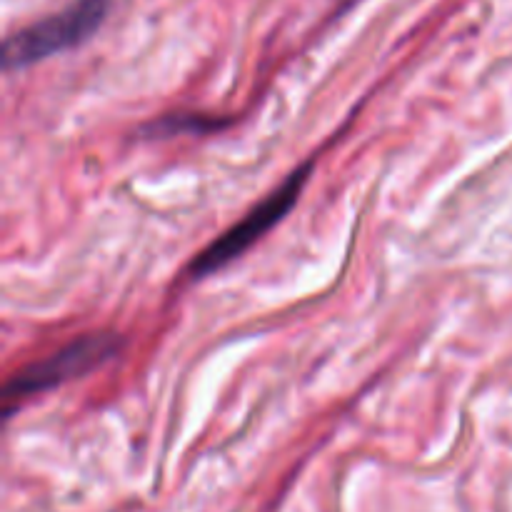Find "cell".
I'll return each mask as SVG.
<instances>
[{
	"label": "cell",
	"instance_id": "4",
	"mask_svg": "<svg viewBox=\"0 0 512 512\" xmlns=\"http://www.w3.org/2000/svg\"><path fill=\"white\" fill-rule=\"evenodd\" d=\"M193 125L195 130H203V128H220V120H210L208 115H203V118H195V115H173V118H165V120H158V123L150 125V130H153L155 135H160L163 130H168L170 135L180 133V130L190 128Z\"/></svg>",
	"mask_w": 512,
	"mask_h": 512
},
{
	"label": "cell",
	"instance_id": "3",
	"mask_svg": "<svg viewBox=\"0 0 512 512\" xmlns=\"http://www.w3.org/2000/svg\"><path fill=\"white\" fill-rule=\"evenodd\" d=\"M310 170H313L310 163L295 170V173L290 175L280 188H275L263 203L255 205V208L250 210V213H245L233 228L225 230V233L220 235L218 240H213L203 253H198V258L190 263V278L203 280L210 278L213 273H218V270L228 268V265L235 263L245 250L253 248L265 233H270V230L295 208V203L300 200V193H303V188L308 185Z\"/></svg>",
	"mask_w": 512,
	"mask_h": 512
},
{
	"label": "cell",
	"instance_id": "2",
	"mask_svg": "<svg viewBox=\"0 0 512 512\" xmlns=\"http://www.w3.org/2000/svg\"><path fill=\"white\" fill-rule=\"evenodd\" d=\"M110 0H75L60 13L48 15L38 23L8 35L3 45L5 73L30 68L53 55L78 48L108 18Z\"/></svg>",
	"mask_w": 512,
	"mask_h": 512
},
{
	"label": "cell",
	"instance_id": "1",
	"mask_svg": "<svg viewBox=\"0 0 512 512\" xmlns=\"http://www.w3.org/2000/svg\"><path fill=\"white\" fill-rule=\"evenodd\" d=\"M123 348V338L115 333H88L70 340L60 350L50 353L48 358H40L30 363L28 368L18 370L5 385V418L15 413L25 400L33 395L48 393L58 385L70 383L75 378L93 373L100 365L113 360Z\"/></svg>",
	"mask_w": 512,
	"mask_h": 512
}]
</instances>
